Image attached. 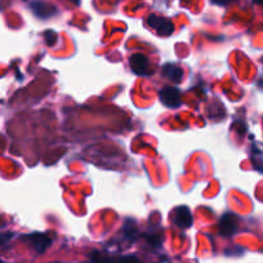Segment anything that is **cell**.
Returning a JSON list of instances; mask_svg holds the SVG:
<instances>
[{
  "label": "cell",
  "instance_id": "4fadbf2b",
  "mask_svg": "<svg viewBox=\"0 0 263 263\" xmlns=\"http://www.w3.org/2000/svg\"><path fill=\"white\" fill-rule=\"evenodd\" d=\"M12 237H13V233H12V232H3V233H0V245L7 244L8 241L11 240Z\"/></svg>",
  "mask_w": 263,
  "mask_h": 263
},
{
  "label": "cell",
  "instance_id": "ba28073f",
  "mask_svg": "<svg viewBox=\"0 0 263 263\" xmlns=\"http://www.w3.org/2000/svg\"><path fill=\"white\" fill-rule=\"evenodd\" d=\"M92 263H142L138 258L134 256H125L119 257V258H107V257L101 256L99 253H93L92 254Z\"/></svg>",
  "mask_w": 263,
  "mask_h": 263
},
{
  "label": "cell",
  "instance_id": "6da1fadb",
  "mask_svg": "<svg viewBox=\"0 0 263 263\" xmlns=\"http://www.w3.org/2000/svg\"><path fill=\"white\" fill-rule=\"evenodd\" d=\"M147 23L151 29H154L159 35L162 36H169L174 30V26L172 21L168 18H164V17H159L156 15L148 16L147 18Z\"/></svg>",
  "mask_w": 263,
  "mask_h": 263
},
{
  "label": "cell",
  "instance_id": "7c38bea8",
  "mask_svg": "<svg viewBox=\"0 0 263 263\" xmlns=\"http://www.w3.org/2000/svg\"><path fill=\"white\" fill-rule=\"evenodd\" d=\"M45 43L49 45V47H53V45L56 44L57 42V34L54 33V31L52 30H48V31H45Z\"/></svg>",
  "mask_w": 263,
  "mask_h": 263
},
{
  "label": "cell",
  "instance_id": "7a4b0ae2",
  "mask_svg": "<svg viewBox=\"0 0 263 263\" xmlns=\"http://www.w3.org/2000/svg\"><path fill=\"white\" fill-rule=\"evenodd\" d=\"M131 68L132 71L138 76H148L152 74L150 62L147 60V57L142 53H135L131 57Z\"/></svg>",
  "mask_w": 263,
  "mask_h": 263
},
{
  "label": "cell",
  "instance_id": "5bb4252c",
  "mask_svg": "<svg viewBox=\"0 0 263 263\" xmlns=\"http://www.w3.org/2000/svg\"><path fill=\"white\" fill-rule=\"evenodd\" d=\"M213 4H217V5H227L230 3H233L236 0H211Z\"/></svg>",
  "mask_w": 263,
  "mask_h": 263
},
{
  "label": "cell",
  "instance_id": "8fae6325",
  "mask_svg": "<svg viewBox=\"0 0 263 263\" xmlns=\"http://www.w3.org/2000/svg\"><path fill=\"white\" fill-rule=\"evenodd\" d=\"M123 231H124L125 236H128L129 239H132V240L137 236V229H135L134 223H128V222H127Z\"/></svg>",
  "mask_w": 263,
  "mask_h": 263
},
{
  "label": "cell",
  "instance_id": "30bf717a",
  "mask_svg": "<svg viewBox=\"0 0 263 263\" xmlns=\"http://www.w3.org/2000/svg\"><path fill=\"white\" fill-rule=\"evenodd\" d=\"M252 162L254 168L263 173V145L254 143L252 146Z\"/></svg>",
  "mask_w": 263,
  "mask_h": 263
},
{
  "label": "cell",
  "instance_id": "9a60e30c",
  "mask_svg": "<svg viewBox=\"0 0 263 263\" xmlns=\"http://www.w3.org/2000/svg\"><path fill=\"white\" fill-rule=\"evenodd\" d=\"M253 1L257 4H260V5H263V0H253Z\"/></svg>",
  "mask_w": 263,
  "mask_h": 263
},
{
  "label": "cell",
  "instance_id": "5b68a950",
  "mask_svg": "<svg viewBox=\"0 0 263 263\" xmlns=\"http://www.w3.org/2000/svg\"><path fill=\"white\" fill-rule=\"evenodd\" d=\"M31 11L34 12V15L39 18H49L57 13V8L52 5L50 3L42 1V0H36L34 3H31Z\"/></svg>",
  "mask_w": 263,
  "mask_h": 263
},
{
  "label": "cell",
  "instance_id": "3957f363",
  "mask_svg": "<svg viewBox=\"0 0 263 263\" xmlns=\"http://www.w3.org/2000/svg\"><path fill=\"white\" fill-rule=\"evenodd\" d=\"M159 98L164 106L169 107V109H177L180 107L182 101H181V93L180 90L174 87H165L163 88L159 93Z\"/></svg>",
  "mask_w": 263,
  "mask_h": 263
},
{
  "label": "cell",
  "instance_id": "8992f818",
  "mask_svg": "<svg viewBox=\"0 0 263 263\" xmlns=\"http://www.w3.org/2000/svg\"><path fill=\"white\" fill-rule=\"evenodd\" d=\"M27 239L31 243V245L34 247V249L38 253H44L47 249L52 244V239L43 232H35L31 235H27Z\"/></svg>",
  "mask_w": 263,
  "mask_h": 263
},
{
  "label": "cell",
  "instance_id": "52a82bcc",
  "mask_svg": "<svg viewBox=\"0 0 263 263\" xmlns=\"http://www.w3.org/2000/svg\"><path fill=\"white\" fill-rule=\"evenodd\" d=\"M237 230V218L232 213H226L219 222V232L223 236H231Z\"/></svg>",
  "mask_w": 263,
  "mask_h": 263
},
{
  "label": "cell",
  "instance_id": "2e32d148",
  "mask_svg": "<svg viewBox=\"0 0 263 263\" xmlns=\"http://www.w3.org/2000/svg\"><path fill=\"white\" fill-rule=\"evenodd\" d=\"M70 1H72V3L76 4V5H78V4L80 3V0H70Z\"/></svg>",
  "mask_w": 263,
  "mask_h": 263
},
{
  "label": "cell",
  "instance_id": "9c48e42d",
  "mask_svg": "<svg viewBox=\"0 0 263 263\" xmlns=\"http://www.w3.org/2000/svg\"><path fill=\"white\" fill-rule=\"evenodd\" d=\"M163 75L168 78V79L173 80L176 83H180L182 78H183V71H182V68H180L176 65L172 64H166L163 66Z\"/></svg>",
  "mask_w": 263,
  "mask_h": 263
},
{
  "label": "cell",
  "instance_id": "277c9868",
  "mask_svg": "<svg viewBox=\"0 0 263 263\" xmlns=\"http://www.w3.org/2000/svg\"><path fill=\"white\" fill-rule=\"evenodd\" d=\"M172 219L176 223L178 227L181 229H190L192 226V214L190 209L184 205H181V207L176 208L173 211V215H172Z\"/></svg>",
  "mask_w": 263,
  "mask_h": 263
}]
</instances>
